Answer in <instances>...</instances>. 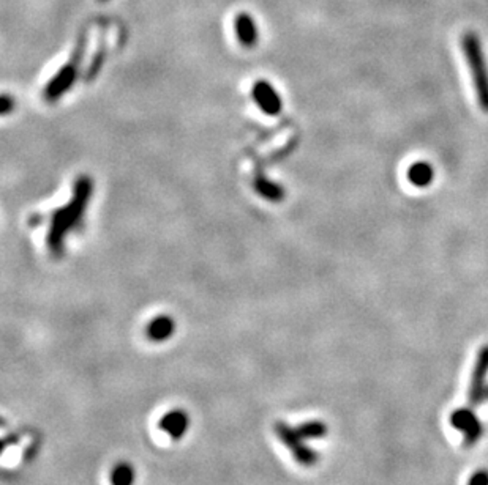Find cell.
<instances>
[{
  "instance_id": "cell-1",
  "label": "cell",
  "mask_w": 488,
  "mask_h": 485,
  "mask_svg": "<svg viewBox=\"0 0 488 485\" xmlns=\"http://www.w3.org/2000/svg\"><path fill=\"white\" fill-rule=\"evenodd\" d=\"M92 192V178L86 175L80 177L75 183V188H73V197L70 199V202L52 213L48 232V249L52 256H64L65 238L81 224Z\"/></svg>"
},
{
  "instance_id": "cell-2",
  "label": "cell",
  "mask_w": 488,
  "mask_h": 485,
  "mask_svg": "<svg viewBox=\"0 0 488 485\" xmlns=\"http://www.w3.org/2000/svg\"><path fill=\"white\" fill-rule=\"evenodd\" d=\"M461 49H463L466 62H468L477 101H479L482 110L488 112V68L479 36L472 32H466L461 36Z\"/></svg>"
},
{
  "instance_id": "cell-3",
  "label": "cell",
  "mask_w": 488,
  "mask_h": 485,
  "mask_svg": "<svg viewBox=\"0 0 488 485\" xmlns=\"http://www.w3.org/2000/svg\"><path fill=\"white\" fill-rule=\"evenodd\" d=\"M86 40H87L86 35H81V38L76 45V49L73 51L71 59L56 73L54 77L48 82V86L45 87L43 95L48 103H54L59 98L64 97V95L73 87V84L76 82L78 71H80V65L84 54V47H86Z\"/></svg>"
},
{
  "instance_id": "cell-4",
  "label": "cell",
  "mask_w": 488,
  "mask_h": 485,
  "mask_svg": "<svg viewBox=\"0 0 488 485\" xmlns=\"http://www.w3.org/2000/svg\"><path fill=\"white\" fill-rule=\"evenodd\" d=\"M275 434L280 441L285 445L288 449H291L294 460L302 467H313L316 465L319 460L318 452L312 449V447L305 445V440L301 438V435L297 434V429L288 425L286 423H277L274 425Z\"/></svg>"
},
{
  "instance_id": "cell-5",
  "label": "cell",
  "mask_w": 488,
  "mask_h": 485,
  "mask_svg": "<svg viewBox=\"0 0 488 485\" xmlns=\"http://www.w3.org/2000/svg\"><path fill=\"white\" fill-rule=\"evenodd\" d=\"M449 423L455 430H458L463 435V445L466 447L474 446L482 438V435H484V425H482L480 419L477 418L474 411L469 407L456 408L452 411Z\"/></svg>"
},
{
  "instance_id": "cell-6",
  "label": "cell",
  "mask_w": 488,
  "mask_h": 485,
  "mask_svg": "<svg viewBox=\"0 0 488 485\" xmlns=\"http://www.w3.org/2000/svg\"><path fill=\"white\" fill-rule=\"evenodd\" d=\"M487 378H488V345L482 347L479 353H477L474 369H472V373H471V384L468 393V400L471 407H479V405H482V402L485 400L488 394Z\"/></svg>"
},
{
  "instance_id": "cell-7",
  "label": "cell",
  "mask_w": 488,
  "mask_h": 485,
  "mask_svg": "<svg viewBox=\"0 0 488 485\" xmlns=\"http://www.w3.org/2000/svg\"><path fill=\"white\" fill-rule=\"evenodd\" d=\"M251 97H253L256 106H258L266 115L277 117L283 109V99L280 93L275 90V87L267 81L255 82L251 88Z\"/></svg>"
},
{
  "instance_id": "cell-8",
  "label": "cell",
  "mask_w": 488,
  "mask_h": 485,
  "mask_svg": "<svg viewBox=\"0 0 488 485\" xmlns=\"http://www.w3.org/2000/svg\"><path fill=\"white\" fill-rule=\"evenodd\" d=\"M159 427L171 440H182L190 429V416L182 408L170 410L161 416Z\"/></svg>"
},
{
  "instance_id": "cell-9",
  "label": "cell",
  "mask_w": 488,
  "mask_h": 485,
  "mask_svg": "<svg viewBox=\"0 0 488 485\" xmlns=\"http://www.w3.org/2000/svg\"><path fill=\"white\" fill-rule=\"evenodd\" d=\"M234 34L237 36V41L244 47H255L258 45L259 32L255 19L248 13H239L234 18Z\"/></svg>"
},
{
  "instance_id": "cell-10",
  "label": "cell",
  "mask_w": 488,
  "mask_h": 485,
  "mask_svg": "<svg viewBox=\"0 0 488 485\" xmlns=\"http://www.w3.org/2000/svg\"><path fill=\"white\" fill-rule=\"evenodd\" d=\"M176 333V321L171 315H156L155 319H152L146 326V336L147 339L155 342V344H161L171 339Z\"/></svg>"
},
{
  "instance_id": "cell-11",
  "label": "cell",
  "mask_w": 488,
  "mask_h": 485,
  "mask_svg": "<svg viewBox=\"0 0 488 485\" xmlns=\"http://www.w3.org/2000/svg\"><path fill=\"white\" fill-rule=\"evenodd\" d=\"M434 169L425 161H417L408 169V180L417 188H427L433 183Z\"/></svg>"
},
{
  "instance_id": "cell-12",
  "label": "cell",
  "mask_w": 488,
  "mask_h": 485,
  "mask_svg": "<svg viewBox=\"0 0 488 485\" xmlns=\"http://www.w3.org/2000/svg\"><path fill=\"white\" fill-rule=\"evenodd\" d=\"M255 189H256V192H258L261 197H264L266 200H269V202H281V200L285 199V196H286L285 188H283L280 183L272 182V180H269V178H266V177L256 178V180H255Z\"/></svg>"
},
{
  "instance_id": "cell-13",
  "label": "cell",
  "mask_w": 488,
  "mask_h": 485,
  "mask_svg": "<svg viewBox=\"0 0 488 485\" xmlns=\"http://www.w3.org/2000/svg\"><path fill=\"white\" fill-rule=\"evenodd\" d=\"M109 482L111 485H135L136 471L130 462H119L111 468L109 473Z\"/></svg>"
},
{
  "instance_id": "cell-14",
  "label": "cell",
  "mask_w": 488,
  "mask_h": 485,
  "mask_svg": "<svg viewBox=\"0 0 488 485\" xmlns=\"http://www.w3.org/2000/svg\"><path fill=\"white\" fill-rule=\"evenodd\" d=\"M297 434L302 440H319L327 435V425L323 421H307L297 427Z\"/></svg>"
},
{
  "instance_id": "cell-15",
  "label": "cell",
  "mask_w": 488,
  "mask_h": 485,
  "mask_svg": "<svg viewBox=\"0 0 488 485\" xmlns=\"http://www.w3.org/2000/svg\"><path fill=\"white\" fill-rule=\"evenodd\" d=\"M14 109V98L10 95H0V117L7 115Z\"/></svg>"
},
{
  "instance_id": "cell-16",
  "label": "cell",
  "mask_w": 488,
  "mask_h": 485,
  "mask_svg": "<svg viewBox=\"0 0 488 485\" xmlns=\"http://www.w3.org/2000/svg\"><path fill=\"white\" fill-rule=\"evenodd\" d=\"M468 485H488V471L479 470V471L472 473V476L468 481Z\"/></svg>"
},
{
  "instance_id": "cell-17",
  "label": "cell",
  "mask_w": 488,
  "mask_h": 485,
  "mask_svg": "<svg viewBox=\"0 0 488 485\" xmlns=\"http://www.w3.org/2000/svg\"><path fill=\"white\" fill-rule=\"evenodd\" d=\"M8 441H10V438H0V456H2L3 451L8 447V445H10Z\"/></svg>"
},
{
  "instance_id": "cell-18",
  "label": "cell",
  "mask_w": 488,
  "mask_h": 485,
  "mask_svg": "<svg viewBox=\"0 0 488 485\" xmlns=\"http://www.w3.org/2000/svg\"><path fill=\"white\" fill-rule=\"evenodd\" d=\"M2 425H5V421H3L2 418H0V427H2Z\"/></svg>"
},
{
  "instance_id": "cell-19",
  "label": "cell",
  "mask_w": 488,
  "mask_h": 485,
  "mask_svg": "<svg viewBox=\"0 0 488 485\" xmlns=\"http://www.w3.org/2000/svg\"><path fill=\"white\" fill-rule=\"evenodd\" d=\"M102 2H104V0H102Z\"/></svg>"
},
{
  "instance_id": "cell-20",
  "label": "cell",
  "mask_w": 488,
  "mask_h": 485,
  "mask_svg": "<svg viewBox=\"0 0 488 485\" xmlns=\"http://www.w3.org/2000/svg\"><path fill=\"white\" fill-rule=\"evenodd\" d=\"M487 397H488V394H487Z\"/></svg>"
}]
</instances>
